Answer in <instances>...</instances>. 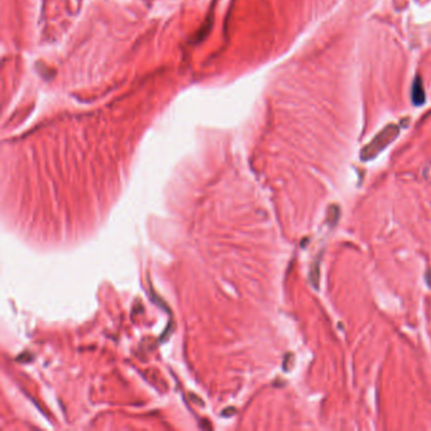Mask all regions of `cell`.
Returning a JSON list of instances; mask_svg holds the SVG:
<instances>
[{
    "label": "cell",
    "instance_id": "obj_1",
    "mask_svg": "<svg viewBox=\"0 0 431 431\" xmlns=\"http://www.w3.org/2000/svg\"><path fill=\"white\" fill-rule=\"evenodd\" d=\"M400 134V128L397 125L392 124L386 127L385 129L381 132L380 134L376 136V138L363 148L362 151V160L363 161H369L373 160L374 157H377L383 149L391 144V142H393L397 138V136Z\"/></svg>",
    "mask_w": 431,
    "mask_h": 431
},
{
    "label": "cell",
    "instance_id": "obj_2",
    "mask_svg": "<svg viewBox=\"0 0 431 431\" xmlns=\"http://www.w3.org/2000/svg\"><path fill=\"white\" fill-rule=\"evenodd\" d=\"M412 100H414L415 105H423L424 101H425L423 84H421V81H419V79L416 80L414 87H412Z\"/></svg>",
    "mask_w": 431,
    "mask_h": 431
}]
</instances>
